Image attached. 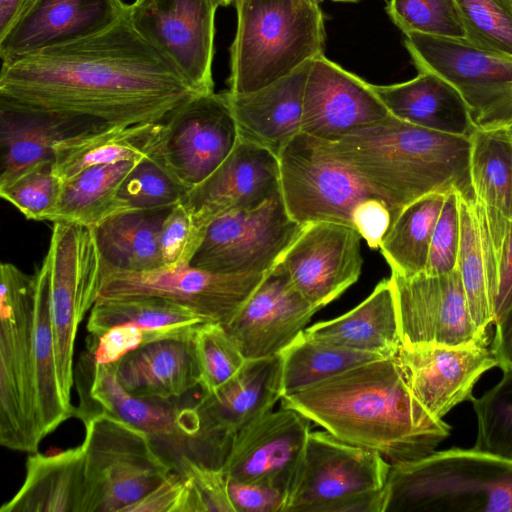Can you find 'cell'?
Instances as JSON below:
<instances>
[{"instance_id": "1", "label": "cell", "mask_w": 512, "mask_h": 512, "mask_svg": "<svg viewBox=\"0 0 512 512\" xmlns=\"http://www.w3.org/2000/svg\"><path fill=\"white\" fill-rule=\"evenodd\" d=\"M198 93L132 26L3 61L0 98L96 126L165 121Z\"/></svg>"}, {"instance_id": "2", "label": "cell", "mask_w": 512, "mask_h": 512, "mask_svg": "<svg viewBox=\"0 0 512 512\" xmlns=\"http://www.w3.org/2000/svg\"><path fill=\"white\" fill-rule=\"evenodd\" d=\"M280 400L282 407L390 464L431 454L451 431L413 395L397 355L354 366Z\"/></svg>"}, {"instance_id": "3", "label": "cell", "mask_w": 512, "mask_h": 512, "mask_svg": "<svg viewBox=\"0 0 512 512\" xmlns=\"http://www.w3.org/2000/svg\"><path fill=\"white\" fill-rule=\"evenodd\" d=\"M325 143L387 205L392 223L403 208L432 193L457 192L475 201L470 137L422 128L390 114Z\"/></svg>"}, {"instance_id": "4", "label": "cell", "mask_w": 512, "mask_h": 512, "mask_svg": "<svg viewBox=\"0 0 512 512\" xmlns=\"http://www.w3.org/2000/svg\"><path fill=\"white\" fill-rule=\"evenodd\" d=\"M229 93L260 90L323 55L326 32L319 4L308 0H235Z\"/></svg>"}, {"instance_id": "5", "label": "cell", "mask_w": 512, "mask_h": 512, "mask_svg": "<svg viewBox=\"0 0 512 512\" xmlns=\"http://www.w3.org/2000/svg\"><path fill=\"white\" fill-rule=\"evenodd\" d=\"M384 512H512V461L472 448L391 464Z\"/></svg>"}, {"instance_id": "6", "label": "cell", "mask_w": 512, "mask_h": 512, "mask_svg": "<svg viewBox=\"0 0 512 512\" xmlns=\"http://www.w3.org/2000/svg\"><path fill=\"white\" fill-rule=\"evenodd\" d=\"M0 283V444L34 453L41 443L33 382L35 275L2 263Z\"/></svg>"}, {"instance_id": "7", "label": "cell", "mask_w": 512, "mask_h": 512, "mask_svg": "<svg viewBox=\"0 0 512 512\" xmlns=\"http://www.w3.org/2000/svg\"><path fill=\"white\" fill-rule=\"evenodd\" d=\"M85 436V512H124L172 472L148 435L106 413L81 419Z\"/></svg>"}, {"instance_id": "8", "label": "cell", "mask_w": 512, "mask_h": 512, "mask_svg": "<svg viewBox=\"0 0 512 512\" xmlns=\"http://www.w3.org/2000/svg\"><path fill=\"white\" fill-rule=\"evenodd\" d=\"M117 362L96 363L84 352L74 369L79 398L74 417L106 413L145 432L159 455L178 472L185 458L207 465L198 441L195 406L179 408L171 400L139 398L129 394L116 377ZM208 466V465H207Z\"/></svg>"}, {"instance_id": "9", "label": "cell", "mask_w": 512, "mask_h": 512, "mask_svg": "<svg viewBox=\"0 0 512 512\" xmlns=\"http://www.w3.org/2000/svg\"><path fill=\"white\" fill-rule=\"evenodd\" d=\"M43 261L49 274L51 321L60 389L71 403L73 356L79 324L97 301L102 260L91 227L53 222L49 249Z\"/></svg>"}, {"instance_id": "10", "label": "cell", "mask_w": 512, "mask_h": 512, "mask_svg": "<svg viewBox=\"0 0 512 512\" xmlns=\"http://www.w3.org/2000/svg\"><path fill=\"white\" fill-rule=\"evenodd\" d=\"M404 36L418 71L433 72L457 88L477 129L512 125V57L485 51L466 40L416 32Z\"/></svg>"}, {"instance_id": "11", "label": "cell", "mask_w": 512, "mask_h": 512, "mask_svg": "<svg viewBox=\"0 0 512 512\" xmlns=\"http://www.w3.org/2000/svg\"><path fill=\"white\" fill-rule=\"evenodd\" d=\"M278 158L283 201L301 226L325 221L354 228V216L361 206L377 198L323 140L301 132Z\"/></svg>"}, {"instance_id": "12", "label": "cell", "mask_w": 512, "mask_h": 512, "mask_svg": "<svg viewBox=\"0 0 512 512\" xmlns=\"http://www.w3.org/2000/svg\"><path fill=\"white\" fill-rule=\"evenodd\" d=\"M390 463L329 432H310L284 512H344L356 496L383 489Z\"/></svg>"}, {"instance_id": "13", "label": "cell", "mask_w": 512, "mask_h": 512, "mask_svg": "<svg viewBox=\"0 0 512 512\" xmlns=\"http://www.w3.org/2000/svg\"><path fill=\"white\" fill-rule=\"evenodd\" d=\"M238 141L226 91L197 94L163 121L149 155L188 192L221 165Z\"/></svg>"}, {"instance_id": "14", "label": "cell", "mask_w": 512, "mask_h": 512, "mask_svg": "<svg viewBox=\"0 0 512 512\" xmlns=\"http://www.w3.org/2000/svg\"><path fill=\"white\" fill-rule=\"evenodd\" d=\"M266 273H218L191 265L129 272L102 265L97 300L161 297L225 325L245 304Z\"/></svg>"}, {"instance_id": "15", "label": "cell", "mask_w": 512, "mask_h": 512, "mask_svg": "<svg viewBox=\"0 0 512 512\" xmlns=\"http://www.w3.org/2000/svg\"><path fill=\"white\" fill-rule=\"evenodd\" d=\"M302 227L289 215L280 192L259 206L215 219L190 265L218 273H267Z\"/></svg>"}, {"instance_id": "16", "label": "cell", "mask_w": 512, "mask_h": 512, "mask_svg": "<svg viewBox=\"0 0 512 512\" xmlns=\"http://www.w3.org/2000/svg\"><path fill=\"white\" fill-rule=\"evenodd\" d=\"M402 347L488 345L470 314L459 270L390 276Z\"/></svg>"}, {"instance_id": "17", "label": "cell", "mask_w": 512, "mask_h": 512, "mask_svg": "<svg viewBox=\"0 0 512 512\" xmlns=\"http://www.w3.org/2000/svg\"><path fill=\"white\" fill-rule=\"evenodd\" d=\"M219 0H135L127 16L200 94L214 92L215 14Z\"/></svg>"}, {"instance_id": "18", "label": "cell", "mask_w": 512, "mask_h": 512, "mask_svg": "<svg viewBox=\"0 0 512 512\" xmlns=\"http://www.w3.org/2000/svg\"><path fill=\"white\" fill-rule=\"evenodd\" d=\"M282 397L281 357L246 360L227 382L202 394L194 405L207 464L222 469L236 436L272 411Z\"/></svg>"}, {"instance_id": "19", "label": "cell", "mask_w": 512, "mask_h": 512, "mask_svg": "<svg viewBox=\"0 0 512 512\" xmlns=\"http://www.w3.org/2000/svg\"><path fill=\"white\" fill-rule=\"evenodd\" d=\"M361 235L350 226L313 222L302 227L277 264L292 286L321 309L337 299L360 277Z\"/></svg>"}, {"instance_id": "20", "label": "cell", "mask_w": 512, "mask_h": 512, "mask_svg": "<svg viewBox=\"0 0 512 512\" xmlns=\"http://www.w3.org/2000/svg\"><path fill=\"white\" fill-rule=\"evenodd\" d=\"M470 175L493 301L502 254L512 230V139L507 128L471 136Z\"/></svg>"}, {"instance_id": "21", "label": "cell", "mask_w": 512, "mask_h": 512, "mask_svg": "<svg viewBox=\"0 0 512 512\" xmlns=\"http://www.w3.org/2000/svg\"><path fill=\"white\" fill-rule=\"evenodd\" d=\"M310 420L282 407L244 428L235 438L222 470L228 479L261 483L287 493L300 463Z\"/></svg>"}, {"instance_id": "22", "label": "cell", "mask_w": 512, "mask_h": 512, "mask_svg": "<svg viewBox=\"0 0 512 512\" xmlns=\"http://www.w3.org/2000/svg\"><path fill=\"white\" fill-rule=\"evenodd\" d=\"M319 310L276 264L224 327L247 360L266 358L286 349Z\"/></svg>"}, {"instance_id": "23", "label": "cell", "mask_w": 512, "mask_h": 512, "mask_svg": "<svg viewBox=\"0 0 512 512\" xmlns=\"http://www.w3.org/2000/svg\"><path fill=\"white\" fill-rule=\"evenodd\" d=\"M389 115L372 84L324 54L311 61L303 96L302 133L335 142Z\"/></svg>"}, {"instance_id": "24", "label": "cell", "mask_w": 512, "mask_h": 512, "mask_svg": "<svg viewBox=\"0 0 512 512\" xmlns=\"http://www.w3.org/2000/svg\"><path fill=\"white\" fill-rule=\"evenodd\" d=\"M280 192L279 158L239 139L221 165L189 190L181 203L197 225L207 231L218 217L259 206Z\"/></svg>"}, {"instance_id": "25", "label": "cell", "mask_w": 512, "mask_h": 512, "mask_svg": "<svg viewBox=\"0 0 512 512\" xmlns=\"http://www.w3.org/2000/svg\"><path fill=\"white\" fill-rule=\"evenodd\" d=\"M123 0H34L0 39L1 61L98 34L127 13Z\"/></svg>"}, {"instance_id": "26", "label": "cell", "mask_w": 512, "mask_h": 512, "mask_svg": "<svg viewBox=\"0 0 512 512\" xmlns=\"http://www.w3.org/2000/svg\"><path fill=\"white\" fill-rule=\"evenodd\" d=\"M397 358L413 395L430 414L441 419L457 404L472 399L481 375L498 366L488 345L401 346Z\"/></svg>"}, {"instance_id": "27", "label": "cell", "mask_w": 512, "mask_h": 512, "mask_svg": "<svg viewBox=\"0 0 512 512\" xmlns=\"http://www.w3.org/2000/svg\"><path fill=\"white\" fill-rule=\"evenodd\" d=\"M311 61L255 92L233 95L226 91L239 139L278 157L301 133L303 96Z\"/></svg>"}, {"instance_id": "28", "label": "cell", "mask_w": 512, "mask_h": 512, "mask_svg": "<svg viewBox=\"0 0 512 512\" xmlns=\"http://www.w3.org/2000/svg\"><path fill=\"white\" fill-rule=\"evenodd\" d=\"M97 128L102 127L0 98V186L39 164L53 162L59 140Z\"/></svg>"}, {"instance_id": "29", "label": "cell", "mask_w": 512, "mask_h": 512, "mask_svg": "<svg viewBox=\"0 0 512 512\" xmlns=\"http://www.w3.org/2000/svg\"><path fill=\"white\" fill-rule=\"evenodd\" d=\"M194 332L148 342L126 354L116 366L120 385L135 397L163 400L179 398L199 386Z\"/></svg>"}, {"instance_id": "30", "label": "cell", "mask_w": 512, "mask_h": 512, "mask_svg": "<svg viewBox=\"0 0 512 512\" xmlns=\"http://www.w3.org/2000/svg\"><path fill=\"white\" fill-rule=\"evenodd\" d=\"M372 88L389 113L402 121L457 136L470 137L477 130L461 93L433 72L422 70L411 80Z\"/></svg>"}, {"instance_id": "31", "label": "cell", "mask_w": 512, "mask_h": 512, "mask_svg": "<svg viewBox=\"0 0 512 512\" xmlns=\"http://www.w3.org/2000/svg\"><path fill=\"white\" fill-rule=\"evenodd\" d=\"M87 495L82 445L54 454L30 453L26 475L0 512H85Z\"/></svg>"}, {"instance_id": "32", "label": "cell", "mask_w": 512, "mask_h": 512, "mask_svg": "<svg viewBox=\"0 0 512 512\" xmlns=\"http://www.w3.org/2000/svg\"><path fill=\"white\" fill-rule=\"evenodd\" d=\"M303 334L383 358L396 356L402 344L390 278L380 281L372 293L352 310L314 324Z\"/></svg>"}, {"instance_id": "33", "label": "cell", "mask_w": 512, "mask_h": 512, "mask_svg": "<svg viewBox=\"0 0 512 512\" xmlns=\"http://www.w3.org/2000/svg\"><path fill=\"white\" fill-rule=\"evenodd\" d=\"M162 123L106 126L63 138L54 147V171L65 182L92 166L141 160L150 154Z\"/></svg>"}, {"instance_id": "34", "label": "cell", "mask_w": 512, "mask_h": 512, "mask_svg": "<svg viewBox=\"0 0 512 512\" xmlns=\"http://www.w3.org/2000/svg\"><path fill=\"white\" fill-rule=\"evenodd\" d=\"M172 207L125 211L92 228L102 265L129 272L163 267L159 238Z\"/></svg>"}, {"instance_id": "35", "label": "cell", "mask_w": 512, "mask_h": 512, "mask_svg": "<svg viewBox=\"0 0 512 512\" xmlns=\"http://www.w3.org/2000/svg\"><path fill=\"white\" fill-rule=\"evenodd\" d=\"M35 275L33 329V382L37 434L42 441L64 421L74 417L75 406H68L58 379L51 321L50 285L43 261Z\"/></svg>"}, {"instance_id": "36", "label": "cell", "mask_w": 512, "mask_h": 512, "mask_svg": "<svg viewBox=\"0 0 512 512\" xmlns=\"http://www.w3.org/2000/svg\"><path fill=\"white\" fill-rule=\"evenodd\" d=\"M125 323L142 329L145 343H148L191 335L200 325L209 322L192 309L165 298L133 297L97 300L86 328L96 337Z\"/></svg>"}, {"instance_id": "37", "label": "cell", "mask_w": 512, "mask_h": 512, "mask_svg": "<svg viewBox=\"0 0 512 512\" xmlns=\"http://www.w3.org/2000/svg\"><path fill=\"white\" fill-rule=\"evenodd\" d=\"M139 161L92 166L63 182L59 206L52 222L67 221L94 228L107 218L125 212L118 193Z\"/></svg>"}, {"instance_id": "38", "label": "cell", "mask_w": 512, "mask_h": 512, "mask_svg": "<svg viewBox=\"0 0 512 512\" xmlns=\"http://www.w3.org/2000/svg\"><path fill=\"white\" fill-rule=\"evenodd\" d=\"M446 195H425L403 208L393 221L379 247L392 274L412 277L424 272Z\"/></svg>"}, {"instance_id": "39", "label": "cell", "mask_w": 512, "mask_h": 512, "mask_svg": "<svg viewBox=\"0 0 512 512\" xmlns=\"http://www.w3.org/2000/svg\"><path fill=\"white\" fill-rule=\"evenodd\" d=\"M282 396L298 392L380 357L315 340L303 332L280 353Z\"/></svg>"}, {"instance_id": "40", "label": "cell", "mask_w": 512, "mask_h": 512, "mask_svg": "<svg viewBox=\"0 0 512 512\" xmlns=\"http://www.w3.org/2000/svg\"><path fill=\"white\" fill-rule=\"evenodd\" d=\"M457 198L460 223L457 269L472 319L478 329L487 332L490 325L494 324V309L479 223L474 201L465 199L459 193Z\"/></svg>"}, {"instance_id": "41", "label": "cell", "mask_w": 512, "mask_h": 512, "mask_svg": "<svg viewBox=\"0 0 512 512\" xmlns=\"http://www.w3.org/2000/svg\"><path fill=\"white\" fill-rule=\"evenodd\" d=\"M477 418L473 449L512 461V368L481 397H472Z\"/></svg>"}, {"instance_id": "42", "label": "cell", "mask_w": 512, "mask_h": 512, "mask_svg": "<svg viewBox=\"0 0 512 512\" xmlns=\"http://www.w3.org/2000/svg\"><path fill=\"white\" fill-rule=\"evenodd\" d=\"M466 41L485 51L512 57V6L506 0H456Z\"/></svg>"}, {"instance_id": "43", "label": "cell", "mask_w": 512, "mask_h": 512, "mask_svg": "<svg viewBox=\"0 0 512 512\" xmlns=\"http://www.w3.org/2000/svg\"><path fill=\"white\" fill-rule=\"evenodd\" d=\"M193 340L203 394L227 382L247 360L221 323L200 325Z\"/></svg>"}, {"instance_id": "44", "label": "cell", "mask_w": 512, "mask_h": 512, "mask_svg": "<svg viewBox=\"0 0 512 512\" xmlns=\"http://www.w3.org/2000/svg\"><path fill=\"white\" fill-rule=\"evenodd\" d=\"M391 21L404 33L466 40L456 0H390Z\"/></svg>"}, {"instance_id": "45", "label": "cell", "mask_w": 512, "mask_h": 512, "mask_svg": "<svg viewBox=\"0 0 512 512\" xmlns=\"http://www.w3.org/2000/svg\"><path fill=\"white\" fill-rule=\"evenodd\" d=\"M62 187L63 181L55 173L53 162H45L0 186V196L27 219L53 221Z\"/></svg>"}, {"instance_id": "46", "label": "cell", "mask_w": 512, "mask_h": 512, "mask_svg": "<svg viewBox=\"0 0 512 512\" xmlns=\"http://www.w3.org/2000/svg\"><path fill=\"white\" fill-rule=\"evenodd\" d=\"M187 191L150 155L140 160L122 183L118 199L126 209L149 210L182 202Z\"/></svg>"}, {"instance_id": "47", "label": "cell", "mask_w": 512, "mask_h": 512, "mask_svg": "<svg viewBox=\"0 0 512 512\" xmlns=\"http://www.w3.org/2000/svg\"><path fill=\"white\" fill-rule=\"evenodd\" d=\"M177 473L188 488L187 512H234L222 469L185 458Z\"/></svg>"}, {"instance_id": "48", "label": "cell", "mask_w": 512, "mask_h": 512, "mask_svg": "<svg viewBox=\"0 0 512 512\" xmlns=\"http://www.w3.org/2000/svg\"><path fill=\"white\" fill-rule=\"evenodd\" d=\"M206 231L200 228L191 213L180 202L166 216L159 244L163 267L190 265Z\"/></svg>"}, {"instance_id": "49", "label": "cell", "mask_w": 512, "mask_h": 512, "mask_svg": "<svg viewBox=\"0 0 512 512\" xmlns=\"http://www.w3.org/2000/svg\"><path fill=\"white\" fill-rule=\"evenodd\" d=\"M460 223L457 192L446 195L434 228L424 273L443 275L457 268Z\"/></svg>"}, {"instance_id": "50", "label": "cell", "mask_w": 512, "mask_h": 512, "mask_svg": "<svg viewBox=\"0 0 512 512\" xmlns=\"http://www.w3.org/2000/svg\"><path fill=\"white\" fill-rule=\"evenodd\" d=\"M227 491L234 512H284L287 493L279 488L227 478Z\"/></svg>"}, {"instance_id": "51", "label": "cell", "mask_w": 512, "mask_h": 512, "mask_svg": "<svg viewBox=\"0 0 512 512\" xmlns=\"http://www.w3.org/2000/svg\"><path fill=\"white\" fill-rule=\"evenodd\" d=\"M144 343L142 329L133 323H125L112 327L99 336L90 335L87 346L96 363L110 364L119 361Z\"/></svg>"}, {"instance_id": "52", "label": "cell", "mask_w": 512, "mask_h": 512, "mask_svg": "<svg viewBox=\"0 0 512 512\" xmlns=\"http://www.w3.org/2000/svg\"><path fill=\"white\" fill-rule=\"evenodd\" d=\"M188 488L183 477L172 472L159 486L124 512H187Z\"/></svg>"}, {"instance_id": "53", "label": "cell", "mask_w": 512, "mask_h": 512, "mask_svg": "<svg viewBox=\"0 0 512 512\" xmlns=\"http://www.w3.org/2000/svg\"><path fill=\"white\" fill-rule=\"evenodd\" d=\"M353 224L368 246L377 249L392 225V215L382 200L370 198L354 216Z\"/></svg>"}, {"instance_id": "54", "label": "cell", "mask_w": 512, "mask_h": 512, "mask_svg": "<svg viewBox=\"0 0 512 512\" xmlns=\"http://www.w3.org/2000/svg\"><path fill=\"white\" fill-rule=\"evenodd\" d=\"M512 304V230L507 239L499 267L494 300V323Z\"/></svg>"}, {"instance_id": "55", "label": "cell", "mask_w": 512, "mask_h": 512, "mask_svg": "<svg viewBox=\"0 0 512 512\" xmlns=\"http://www.w3.org/2000/svg\"><path fill=\"white\" fill-rule=\"evenodd\" d=\"M494 324L496 331L490 348L502 370L512 368V304Z\"/></svg>"}, {"instance_id": "56", "label": "cell", "mask_w": 512, "mask_h": 512, "mask_svg": "<svg viewBox=\"0 0 512 512\" xmlns=\"http://www.w3.org/2000/svg\"><path fill=\"white\" fill-rule=\"evenodd\" d=\"M34 0H0V39L29 8Z\"/></svg>"}, {"instance_id": "57", "label": "cell", "mask_w": 512, "mask_h": 512, "mask_svg": "<svg viewBox=\"0 0 512 512\" xmlns=\"http://www.w3.org/2000/svg\"><path fill=\"white\" fill-rule=\"evenodd\" d=\"M220 1V5L222 6H228L230 5L232 2H234L235 0H219Z\"/></svg>"}, {"instance_id": "58", "label": "cell", "mask_w": 512, "mask_h": 512, "mask_svg": "<svg viewBox=\"0 0 512 512\" xmlns=\"http://www.w3.org/2000/svg\"><path fill=\"white\" fill-rule=\"evenodd\" d=\"M331 1H334V2H344V3H356V2H359L361 0H331Z\"/></svg>"}, {"instance_id": "59", "label": "cell", "mask_w": 512, "mask_h": 512, "mask_svg": "<svg viewBox=\"0 0 512 512\" xmlns=\"http://www.w3.org/2000/svg\"><path fill=\"white\" fill-rule=\"evenodd\" d=\"M507 130H508L509 135H510V137H511V139H512V125H511V126H509V127H507Z\"/></svg>"}, {"instance_id": "60", "label": "cell", "mask_w": 512, "mask_h": 512, "mask_svg": "<svg viewBox=\"0 0 512 512\" xmlns=\"http://www.w3.org/2000/svg\"><path fill=\"white\" fill-rule=\"evenodd\" d=\"M308 1H312L314 3L320 4L323 0H308Z\"/></svg>"}, {"instance_id": "61", "label": "cell", "mask_w": 512, "mask_h": 512, "mask_svg": "<svg viewBox=\"0 0 512 512\" xmlns=\"http://www.w3.org/2000/svg\"><path fill=\"white\" fill-rule=\"evenodd\" d=\"M512 6V0H506Z\"/></svg>"}]
</instances>
